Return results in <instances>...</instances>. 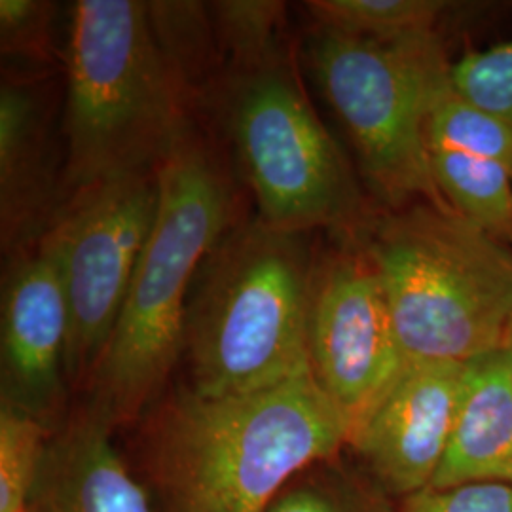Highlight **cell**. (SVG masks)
I'll return each mask as SVG.
<instances>
[{"mask_svg":"<svg viewBox=\"0 0 512 512\" xmlns=\"http://www.w3.org/2000/svg\"><path fill=\"white\" fill-rule=\"evenodd\" d=\"M42 126L33 93L19 84L0 92L2 236L14 243L33 228L44 203Z\"/></svg>","mask_w":512,"mask_h":512,"instance_id":"9a60e30c","label":"cell"},{"mask_svg":"<svg viewBox=\"0 0 512 512\" xmlns=\"http://www.w3.org/2000/svg\"><path fill=\"white\" fill-rule=\"evenodd\" d=\"M401 512H512V484L475 482L425 488L408 495Z\"/></svg>","mask_w":512,"mask_h":512,"instance_id":"44dd1931","label":"cell"},{"mask_svg":"<svg viewBox=\"0 0 512 512\" xmlns=\"http://www.w3.org/2000/svg\"><path fill=\"white\" fill-rule=\"evenodd\" d=\"M313 378L349 439L406 368L382 279L363 249L315 266L308 317Z\"/></svg>","mask_w":512,"mask_h":512,"instance_id":"9c48e42d","label":"cell"},{"mask_svg":"<svg viewBox=\"0 0 512 512\" xmlns=\"http://www.w3.org/2000/svg\"><path fill=\"white\" fill-rule=\"evenodd\" d=\"M313 270L300 234L262 220L228 230L205 258L188 302L192 389L239 395L310 374Z\"/></svg>","mask_w":512,"mask_h":512,"instance_id":"5b68a950","label":"cell"},{"mask_svg":"<svg viewBox=\"0 0 512 512\" xmlns=\"http://www.w3.org/2000/svg\"><path fill=\"white\" fill-rule=\"evenodd\" d=\"M475 482L512 484V348L465 363L454 427L427 488Z\"/></svg>","mask_w":512,"mask_h":512,"instance_id":"5bb4252c","label":"cell"},{"mask_svg":"<svg viewBox=\"0 0 512 512\" xmlns=\"http://www.w3.org/2000/svg\"><path fill=\"white\" fill-rule=\"evenodd\" d=\"M52 435L35 416L0 403V512L27 509Z\"/></svg>","mask_w":512,"mask_h":512,"instance_id":"e0dca14e","label":"cell"},{"mask_svg":"<svg viewBox=\"0 0 512 512\" xmlns=\"http://www.w3.org/2000/svg\"><path fill=\"white\" fill-rule=\"evenodd\" d=\"M156 177V222L88 384V408L112 427L143 414L183 355L190 287L232 222L230 188L190 137L165 158Z\"/></svg>","mask_w":512,"mask_h":512,"instance_id":"3957f363","label":"cell"},{"mask_svg":"<svg viewBox=\"0 0 512 512\" xmlns=\"http://www.w3.org/2000/svg\"><path fill=\"white\" fill-rule=\"evenodd\" d=\"M19 512H29V511H27V509H23V511H19Z\"/></svg>","mask_w":512,"mask_h":512,"instance_id":"cb8c5ba5","label":"cell"},{"mask_svg":"<svg viewBox=\"0 0 512 512\" xmlns=\"http://www.w3.org/2000/svg\"><path fill=\"white\" fill-rule=\"evenodd\" d=\"M69 310L52 260L37 251L12 268L2 293V403L55 431L65 406Z\"/></svg>","mask_w":512,"mask_h":512,"instance_id":"7c38bea8","label":"cell"},{"mask_svg":"<svg viewBox=\"0 0 512 512\" xmlns=\"http://www.w3.org/2000/svg\"><path fill=\"white\" fill-rule=\"evenodd\" d=\"M465 365H408L353 431L349 446L385 494H418L439 471L458 410Z\"/></svg>","mask_w":512,"mask_h":512,"instance_id":"30bf717a","label":"cell"},{"mask_svg":"<svg viewBox=\"0 0 512 512\" xmlns=\"http://www.w3.org/2000/svg\"><path fill=\"white\" fill-rule=\"evenodd\" d=\"M112 425L86 408L54 431L29 512H152L143 484L112 442Z\"/></svg>","mask_w":512,"mask_h":512,"instance_id":"4fadbf2b","label":"cell"},{"mask_svg":"<svg viewBox=\"0 0 512 512\" xmlns=\"http://www.w3.org/2000/svg\"><path fill=\"white\" fill-rule=\"evenodd\" d=\"M158 177L129 173L74 190L38 241L59 274L67 310V382L90 384L158 215Z\"/></svg>","mask_w":512,"mask_h":512,"instance_id":"ba28073f","label":"cell"},{"mask_svg":"<svg viewBox=\"0 0 512 512\" xmlns=\"http://www.w3.org/2000/svg\"><path fill=\"white\" fill-rule=\"evenodd\" d=\"M230 126L266 226L365 234L370 220L348 162L277 57L243 74Z\"/></svg>","mask_w":512,"mask_h":512,"instance_id":"52a82bcc","label":"cell"},{"mask_svg":"<svg viewBox=\"0 0 512 512\" xmlns=\"http://www.w3.org/2000/svg\"><path fill=\"white\" fill-rule=\"evenodd\" d=\"M429 167L440 196L499 241H512V126L463 99L450 82L425 124Z\"/></svg>","mask_w":512,"mask_h":512,"instance_id":"8fae6325","label":"cell"},{"mask_svg":"<svg viewBox=\"0 0 512 512\" xmlns=\"http://www.w3.org/2000/svg\"><path fill=\"white\" fill-rule=\"evenodd\" d=\"M268 512H389L382 497L346 478L308 473L294 478Z\"/></svg>","mask_w":512,"mask_h":512,"instance_id":"ffe728a7","label":"cell"},{"mask_svg":"<svg viewBox=\"0 0 512 512\" xmlns=\"http://www.w3.org/2000/svg\"><path fill=\"white\" fill-rule=\"evenodd\" d=\"M213 6L220 37L247 71L277 57L275 31L283 16L281 2L230 0Z\"/></svg>","mask_w":512,"mask_h":512,"instance_id":"ac0fdd59","label":"cell"},{"mask_svg":"<svg viewBox=\"0 0 512 512\" xmlns=\"http://www.w3.org/2000/svg\"><path fill=\"white\" fill-rule=\"evenodd\" d=\"M509 346L512 348V330H511V338H509Z\"/></svg>","mask_w":512,"mask_h":512,"instance_id":"603a6c76","label":"cell"},{"mask_svg":"<svg viewBox=\"0 0 512 512\" xmlns=\"http://www.w3.org/2000/svg\"><path fill=\"white\" fill-rule=\"evenodd\" d=\"M65 135V183L73 192L109 177L154 173L190 137L181 73L150 2H74Z\"/></svg>","mask_w":512,"mask_h":512,"instance_id":"7a4b0ae2","label":"cell"},{"mask_svg":"<svg viewBox=\"0 0 512 512\" xmlns=\"http://www.w3.org/2000/svg\"><path fill=\"white\" fill-rule=\"evenodd\" d=\"M308 57L376 196L393 209L406 203L450 207L425 147L427 114L452 78L439 35L372 40L317 27Z\"/></svg>","mask_w":512,"mask_h":512,"instance_id":"8992f818","label":"cell"},{"mask_svg":"<svg viewBox=\"0 0 512 512\" xmlns=\"http://www.w3.org/2000/svg\"><path fill=\"white\" fill-rule=\"evenodd\" d=\"M454 90L512 126V38L452 63Z\"/></svg>","mask_w":512,"mask_h":512,"instance_id":"d6986e66","label":"cell"},{"mask_svg":"<svg viewBox=\"0 0 512 512\" xmlns=\"http://www.w3.org/2000/svg\"><path fill=\"white\" fill-rule=\"evenodd\" d=\"M52 4L37 0H0V37L4 54L37 55L46 42Z\"/></svg>","mask_w":512,"mask_h":512,"instance_id":"7402d4cb","label":"cell"},{"mask_svg":"<svg viewBox=\"0 0 512 512\" xmlns=\"http://www.w3.org/2000/svg\"><path fill=\"white\" fill-rule=\"evenodd\" d=\"M346 444L348 421L310 372L253 393L171 395L148 420L145 461L171 512H268Z\"/></svg>","mask_w":512,"mask_h":512,"instance_id":"6da1fadb","label":"cell"},{"mask_svg":"<svg viewBox=\"0 0 512 512\" xmlns=\"http://www.w3.org/2000/svg\"><path fill=\"white\" fill-rule=\"evenodd\" d=\"M317 27L372 40L435 35L440 19L452 10L442 0H311L306 2Z\"/></svg>","mask_w":512,"mask_h":512,"instance_id":"2e32d148","label":"cell"},{"mask_svg":"<svg viewBox=\"0 0 512 512\" xmlns=\"http://www.w3.org/2000/svg\"><path fill=\"white\" fill-rule=\"evenodd\" d=\"M404 361L465 365L509 344L512 253L452 207L414 203L368 224Z\"/></svg>","mask_w":512,"mask_h":512,"instance_id":"277c9868","label":"cell"}]
</instances>
